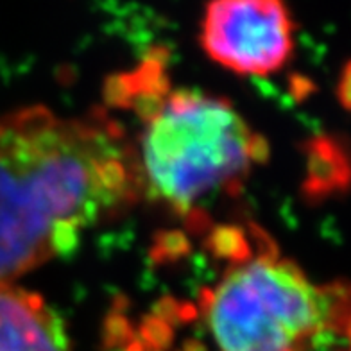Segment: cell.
I'll list each match as a JSON object with an SVG mask.
<instances>
[{
  "label": "cell",
  "instance_id": "1",
  "mask_svg": "<svg viewBox=\"0 0 351 351\" xmlns=\"http://www.w3.org/2000/svg\"><path fill=\"white\" fill-rule=\"evenodd\" d=\"M138 186L133 147L110 119L0 113V283L72 250Z\"/></svg>",
  "mask_w": 351,
  "mask_h": 351
},
{
  "label": "cell",
  "instance_id": "2",
  "mask_svg": "<svg viewBox=\"0 0 351 351\" xmlns=\"http://www.w3.org/2000/svg\"><path fill=\"white\" fill-rule=\"evenodd\" d=\"M121 92L142 117L133 149L140 185L180 213L237 192L267 156V143L221 97L167 86L160 61L122 75Z\"/></svg>",
  "mask_w": 351,
  "mask_h": 351
},
{
  "label": "cell",
  "instance_id": "3",
  "mask_svg": "<svg viewBox=\"0 0 351 351\" xmlns=\"http://www.w3.org/2000/svg\"><path fill=\"white\" fill-rule=\"evenodd\" d=\"M217 351H332L348 337V292L317 285L273 251L241 258L204 294Z\"/></svg>",
  "mask_w": 351,
  "mask_h": 351
},
{
  "label": "cell",
  "instance_id": "4",
  "mask_svg": "<svg viewBox=\"0 0 351 351\" xmlns=\"http://www.w3.org/2000/svg\"><path fill=\"white\" fill-rule=\"evenodd\" d=\"M294 20L285 0H210L199 42L210 60L241 75H271L294 52Z\"/></svg>",
  "mask_w": 351,
  "mask_h": 351
},
{
  "label": "cell",
  "instance_id": "5",
  "mask_svg": "<svg viewBox=\"0 0 351 351\" xmlns=\"http://www.w3.org/2000/svg\"><path fill=\"white\" fill-rule=\"evenodd\" d=\"M0 351H72L61 319L33 292L0 283Z\"/></svg>",
  "mask_w": 351,
  "mask_h": 351
},
{
  "label": "cell",
  "instance_id": "6",
  "mask_svg": "<svg viewBox=\"0 0 351 351\" xmlns=\"http://www.w3.org/2000/svg\"><path fill=\"white\" fill-rule=\"evenodd\" d=\"M111 332H115V346L111 351H169V342L172 339L165 319L160 315L145 321L136 333L131 332L125 321L113 326Z\"/></svg>",
  "mask_w": 351,
  "mask_h": 351
}]
</instances>
